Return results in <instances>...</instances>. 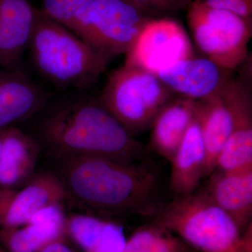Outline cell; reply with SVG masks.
<instances>
[{"label": "cell", "instance_id": "obj_2", "mask_svg": "<svg viewBox=\"0 0 252 252\" xmlns=\"http://www.w3.org/2000/svg\"><path fill=\"white\" fill-rule=\"evenodd\" d=\"M61 177L68 196L102 215L155 217L163 207L160 175L146 160L63 157Z\"/></svg>", "mask_w": 252, "mask_h": 252}, {"label": "cell", "instance_id": "obj_10", "mask_svg": "<svg viewBox=\"0 0 252 252\" xmlns=\"http://www.w3.org/2000/svg\"><path fill=\"white\" fill-rule=\"evenodd\" d=\"M67 196L61 179L50 173L36 176L19 190L0 189V230L27 224L41 209Z\"/></svg>", "mask_w": 252, "mask_h": 252}, {"label": "cell", "instance_id": "obj_24", "mask_svg": "<svg viewBox=\"0 0 252 252\" xmlns=\"http://www.w3.org/2000/svg\"><path fill=\"white\" fill-rule=\"evenodd\" d=\"M200 2L215 8L230 11L252 21V0H196Z\"/></svg>", "mask_w": 252, "mask_h": 252}, {"label": "cell", "instance_id": "obj_6", "mask_svg": "<svg viewBox=\"0 0 252 252\" xmlns=\"http://www.w3.org/2000/svg\"><path fill=\"white\" fill-rule=\"evenodd\" d=\"M187 21L197 47L220 67L238 70L250 59L252 21L193 0Z\"/></svg>", "mask_w": 252, "mask_h": 252}, {"label": "cell", "instance_id": "obj_3", "mask_svg": "<svg viewBox=\"0 0 252 252\" xmlns=\"http://www.w3.org/2000/svg\"><path fill=\"white\" fill-rule=\"evenodd\" d=\"M27 51L33 69L61 93L87 91L111 61L38 9Z\"/></svg>", "mask_w": 252, "mask_h": 252}, {"label": "cell", "instance_id": "obj_12", "mask_svg": "<svg viewBox=\"0 0 252 252\" xmlns=\"http://www.w3.org/2000/svg\"><path fill=\"white\" fill-rule=\"evenodd\" d=\"M54 94L26 72L0 68V130L34 117Z\"/></svg>", "mask_w": 252, "mask_h": 252}, {"label": "cell", "instance_id": "obj_15", "mask_svg": "<svg viewBox=\"0 0 252 252\" xmlns=\"http://www.w3.org/2000/svg\"><path fill=\"white\" fill-rule=\"evenodd\" d=\"M199 107V101L174 96L154 119L150 128V149L171 162Z\"/></svg>", "mask_w": 252, "mask_h": 252}, {"label": "cell", "instance_id": "obj_29", "mask_svg": "<svg viewBox=\"0 0 252 252\" xmlns=\"http://www.w3.org/2000/svg\"><path fill=\"white\" fill-rule=\"evenodd\" d=\"M195 252H198L195 251Z\"/></svg>", "mask_w": 252, "mask_h": 252}, {"label": "cell", "instance_id": "obj_11", "mask_svg": "<svg viewBox=\"0 0 252 252\" xmlns=\"http://www.w3.org/2000/svg\"><path fill=\"white\" fill-rule=\"evenodd\" d=\"M235 71L220 67L205 56H193L157 76L174 94L203 101L216 94Z\"/></svg>", "mask_w": 252, "mask_h": 252}, {"label": "cell", "instance_id": "obj_26", "mask_svg": "<svg viewBox=\"0 0 252 252\" xmlns=\"http://www.w3.org/2000/svg\"><path fill=\"white\" fill-rule=\"evenodd\" d=\"M39 252H77L66 243L64 238L56 240L46 245Z\"/></svg>", "mask_w": 252, "mask_h": 252}, {"label": "cell", "instance_id": "obj_20", "mask_svg": "<svg viewBox=\"0 0 252 252\" xmlns=\"http://www.w3.org/2000/svg\"><path fill=\"white\" fill-rule=\"evenodd\" d=\"M180 237L154 223L136 230L127 240L124 252H195Z\"/></svg>", "mask_w": 252, "mask_h": 252}, {"label": "cell", "instance_id": "obj_18", "mask_svg": "<svg viewBox=\"0 0 252 252\" xmlns=\"http://www.w3.org/2000/svg\"><path fill=\"white\" fill-rule=\"evenodd\" d=\"M250 167H252V98L238 109L233 131L216 164V169L220 171H237Z\"/></svg>", "mask_w": 252, "mask_h": 252}, {"label": "cell", "instance_id": "obj_13", "mask_svg": "<svg viewBox=\"0 0 252 252\" xmlns=\"http://www.w3.org/2000/svg\"><path fill=\"white\" fill-rule=\"evenodd\" d=\"M29 0H0V68L26 72L23 56L36 21Z\"/></svg>", "mask_w": 252, "mask_h": 252}, {"label": "cell", "instance_id": "obj_7", "mask_svg": "<svg viewBox=\"0 0 252 252\" xmlns=\"http://www.w3.org/2000/svg\"><path fill=\"white\" fill-rule=\"evenodd\" d=\"M149 21L125 0H94L65 27L111 61L128 51Z\"/></svg>", "mask_w": 252, "mask_h": 252}, {"label": "cell", "instance_id": "obj_21", "mask_svg": "<svg viewBox=\"0 0 252 252\" xmlns=\"http://www.w3.org/2000/svg\"><path fill=\"white\" fill-rule=\"evenodd\" d=\"M107 222L97 217L72 215L67 217L66 233L84 252H87L98 241Z\"/></svg>", "mask_w": 252, "mask_h": 252}, {"label": "cell", "instance_id": "obj_23", "mask_svg": "<svg viewBox=\"0 0 252 252\" xmlns=\"http://www.w3.org/2000/svg\"><path fill=\"white\" fill-rule=\"evenodd\" d=\"M126 243L122 225L107 220L98 241L87 252H124Z\"/></svg>", "mask_w": 252, "mask_h": 252}, {"label": "cell", "instance_id": "obj_17", "mask_svg": "<svg viewBox=\"0 0 252 252\" xmlns=\"http://www.w3.org/2000/svg\"><path fill=\"white\" fill-rule=\"evenodd\" d=\"M41 146L21 129L10 126L3 130L0 154V189H16L31 178Z\"/></svg>", "mask_w": 252, "mask_h": 252}, {"label": "cell", "instance_id": "obj_27", "mask_svg": "<svg viewBox=\"0 0 252 252\" xmlns=\"http://www.w3.org/2000/svg\"><path fill=\"white\" fill-rule=\"evenodd\" d=\"M0 130V154H1V145H2V135L3 130Z\"/></svg>", "mask_w": 252, "mask_h": 252}, {"label": "cell", "instance_id": "obj_4", "mask_svg": "<svg viewBox=\"0 0 252 252\" xmlns=\"http://www.w3.org/2000/svg\"><path fill=\"white\" fill-rule=\"evenodd\" d=\"M154 222L198 252H245L236 223L212 201L206 190H195L164 204Z\"/></svg>", "mask_w": 252, "mask_h": 252}, {"label": "cell", "instance_id": "obj_9", "mask_svg": "<svg viewBox=\"0 0 252 252\" xmlns=\"http://www.w3.org/2000/svg\"><path fill=\"white\" fill-rule=\"evenodd\" d=\"M126 55L124 65L158 74L194 56L185 28L170 18L150 20Z\"/></svg>", "mask_w": 252, "mask_h": 252}, {"label": "cell", "instance_id": "obj_16", "mask_svg": "<svg viewBox=\"0 0 252 252\" xmlns=\"http://www.w3.org/2000/svg\"><path fill=\"white\" fill-rule=\"evenodd\" d=\"M205 160L206 152L198 111L171 160L170 187L177 196L189 195L197 190L204 178Z\"/></svg>", "mask_w": 252, "mask_h": 252}, {"label": "cell", "instance_id": "obj_5", "mask_svg": "<svg viewBox=\"0 0 252 252\" xmlns=\"http://www.w3.org/2000/svg\"><path fill=\"white\" fill-rule=\"evenodd\" d=\"M174 96L156 74L124 65L109 74L97 99L135 137L151 128L158 113Z\"/></svg>", "mask_w": 252, "mask_h": 252}, {"label": "cell", "instance_id": "obj_8", "mask_svg": "<svg viewBox=\"0 0 252 252\" xmlns=\"http://www.w3.org/2000/svg\"><path fill=\"white\" fill-rule=\"evenodd\" d=\"M250 98L252 94L250 72L239 77L234 72L216 94L199 101V117L206 152L204 177L215 172L219 155L233 131L235 115Z\"/></svg>", "mask_w": 252, "mask_h": 252}, {"label": "cell", "instance_id": "obj_19", "mask_svg": "<svg viewBox=\"0 0 252 252\" xmlns=\"http://www.w3.org/2000/svg\"><path fill=\"white\" fill-rule=\"evenodd\" d=\"M65 235L66 224L34 222L0 230V245L7 252H39L46 245L64 238Z\"/></svg>", "mask_w": 252, "mask_h": 252}, {"label": "cell", "instance_id": "obj_14", "mask_svg": "<svg viewBox=\"0 0 252 252\" xmlns=\"http://www.w3.org/2000/svg\"><path fill=\"white\" fill-rule=\"evenodd\" d=\"M205 190L212 201L233 219L243 234L252 223V167L214 172Z\"/></svg>", "mask_w": 252, "mask_h": 252}, {"label": "cell", "instance_id": "obj_25", "mask_svg": "<svg viewBox=\"0 0 252 252\" xmlns=\"http://www.w3.org/2000/svg\"><path fill=\"white\" fill-rule=\"evenodd\" d=\"M162 18L178 14L188 9L193 0H154Z\"/></svg>", "mask_w": 252, "mask_h": 252}, {"label": "cell", "instance_id": "obj_22", "mask_svg": "<svg viewBox=\"0 0 252 252\" xmlns=\"http://www.w3.org/2000/svg\"><path fill=\"white\" fill-rule=\"evenodd\" d=\"M94 0H42L41 13L67 26Z\"/></svg>", "mask_w": 252, "mask_h": 252}, {"label": "cell", "instance_id": "obj_28", "mask_svg": "<svg viewBox=\"0 0 252 252\" xmlns=\"http://www.w3.org/2000/svg\"><path fill=\"white\" fill-rule=\"evenodd\" d=\"M0 252H7L6 251V250H4V248H2V247L0 245Z\"/></svg>", "mask_w": 252, "mask_h": 252}, {"label": "cell", "instance_id": "obj_1", "mask_svg": "<svg viewBox=\"0 0 252 252\" xmlns=\"http://www.w3.org/2000/svg\"><path fill=\"white\" fill-rule=\"evenodd\" d=\"M33 120L32 136L59 157H89L116 161L145 160L144 144L86 91L55 94Z\"/></svg>", "mask_w": 252, "mask_h": 252}]
</instances>
